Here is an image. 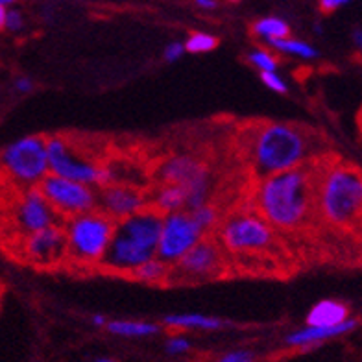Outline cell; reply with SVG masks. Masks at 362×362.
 <instances>
[{"label":"cell","mask_w":362,"mask_h":362,"mask_svg":"<svg viewBox=\"0 0 362 362\" xmlns=\"http://www.w3.org/2000/svg\"><path fill=\"white\" fill-rule=\"evenodd\" d=\"M353 43L357 45V48H361L362 50V30L357 28L355 32H353Z\"/></svg>","instance_id":"cell-37"},{"label":"cell","mask_w":362,"mask_h":362,"mask_svg":"<svg viewBox=\"0 0 362 362\" xmlns=\"http://www.w3.org/2000/svg\"><path fill=\"white\" fill-rule=\"evenodd\" d=\"M316 207L325 222L351 228L362 220V172L339 163L316 177Z\"/></svg>","instance_id":"cell-4"},{"label":"cell","mask_w":362,"mask_h":362,"mask_svg":"<svg viewBox=\"0 0 362 362\" xmlns=\"http://www.w3.org/2000/svg\"><path fill=\"white\" fill-rule=\"evenodd\" d=\"M13 243L17 255L24 262L37 268H56L63 264L67 257V238L63 222L24 235Z\"/></svg>","instance_id":"cell-13"},{"label":"cell","mask_w":362,"mask_h":362,"mask_svg":"<svg viewBox=\"0 0 362 362\" xmlns=\"http://www.w3.org/2000/svg\"><path fill=\"white\" fill-rule=\"evenodd\" d=\"M204 237V229L196 224L189 209L165 213L161 218L158 257L172 267Z\"/></svg>","instance_id":"cell-12"},{"label":"cell","mask_w":362,"mask_h":362,"mask_svg":"<svg viewBox=\"0 0 362 362\" xmlns=\"http://www.w3.org/2000/svg\"><path fill=\"white\" fill-rule=\"evenodd\" d=\"M216 362H253V353L250 349H233L220 355Z\"/></svg>","instance_id":"cell-29"},{"label":"cell","mask_w":362,"mask_h":362,"mask_svg":"<svg viewBox=\"0 0 362 362\" xmlns=\"http://www.w3.org/2000/svg\"><path fill=\"white\" fill-rule=\"evenodd\" d=\"M6 15H8V8L0 4V32L6 30Z\"/></svg>","instance_id":"cell-36"},{"label":"cell","mask_w":362,"mask_h":362,"mask_svg":"<svg viewBox=\"0 0 362 362\" xmlns=\"http://www.w3.org/2000/svg\"><path fill=\"white\" fill-rule=\"evenodd\" d=\"M185 54V45L181 43V41H172L165 47V52H163V57L167 59V62L174 63L177 59H181V56Z\"/></svg>","instance_id":"cell-31"},{"label":"cell","mask_w":362,"mask_h":362,"mask_svg":"<svg viewBox=\"0 0 362 362\" xmlns=\"http://www.w3.org/2000/svg\"><path fill=\"white\" fill-rule=\"evenodd\" d=\"M191 340L183 337V334H174V337L167 340V351L170 355H185V353L191 351Z\"/></svg>","instance_id":"cell-28"},{"label":"cell","mask_w":362,"mask_h":362,"mask_svg":"<svg viewBox=\"0 0 362 362\" xmlns=\"http://www.w3.org/2000/svg\"><path fill=\"white\" fill-rule=\"evenodd\" d=\"M357 327V320L348 318L346 322L339 325H331V327H324V325H305V327L296 329L292 333L285 337V344L288 348H309V346H316L325 340L337 339L342 334L349 333Z\"/></svg>","instance_id":"cell-16"},{"label":"cell","mask_w":362,"mask_h":362,"mask_svg":"<svg viewBox=\"0 0 362 362\" xmlns=\"http://www.w3.org/2000/svg\"><path fill=\"white\" fill-rule=\"evenodd\" d=\"M259 74H261V81L268 87V89L274 90V93H277V95H286L288 86H286L285 78H281L279 74H277V71L259 72Z\"/></svg>","instance_id":"cell-27"},{"label":"cell","mask_w":362,"mask_h":362,"mask_svg":"<svg viewBox=\"0 0 362 362\" xmlns=\"http://www.w3.org/2000/svg\"><path fill=\"white\" fill-rule=\"evenodd\" d=\"M218 243L235 255H255L276 246V229L257 211H238L218 226Z\"/></svg>","instance_id":"cell-7"},{"label":"cell","mask_w":362,"mask_h":362,"mask_svg":"<svg viewBox=\"0 0 362 362\" xmlns=\"http://www.w3.org/2000/svg\"><path fill=\"white\" fill-rule=\"evenodd\" d=\"M105 329L115 337H124V339H144L161 331L158 324L144 320H107Z\"/></svg>","instance_id":"cell-20"},{"label":"cell","mask_w":362,"mask_h":362,"mask_svg":"<svg viewBox=\"0 0 362 362\" xmlns=\"http://www.w3.org/2000/svg\"><path fill=\"white\" fill-rule=\"evenodd\" d=\"M349 2L351 0H318L320 10L324 11V13H333V11H337L342 6L349 4Z\"/></svg>","instance_id":"cell-32"},{"label":"cell","mask_w":362,"mask_h":362,"mask_svg":"<svg viewBox=\"0 0 362 362\" xmlns=\"http://www.w3.org/2000/svg\"><path fill=\"white\" fill-rule=\"evenodd\" d=\"M48 168L52 174L67 177L72 181H80L90 187H102L115 183L111 167L102 165L96 159L89 158L86 150L78 148L69 137L52 135L47 139Z\"/></svg>","instance_id":"cell-6"},{"label":"cell","mask_w":362,"mask_h":362,"mask_svg":"<svg viewBox=\"0 0 362 362\" xmlns=\"http://www.w3.org/2000/svg\"><path fill=\"white\" fill-rule=\"evenodd\" d=\"M226 270L224 248L218 240L205 235L200 243L170 268L168 283H202L222 276Z\"/></svg>","instance_id":"cell-10"},{"label":"cell","mask_w":362,"mask_h":362,"mask_svg":"<svg viewBox=\"0 0 362 362\" xmlns=\"http://www.w3.org/2000/svg\"><path fill=\"white\" fill-rule=\"evenodd\" d=\"M0 168L13 183L26 189L37 187L47 176V139L43 135H26L0 150Z\"/></svg>","instance_id":"cell-8"},{"label":"cell","mask_w":362,"mask_h":362,"mask_svg":"<svg viewBox=\"0 0 362 362\" xmlns=\"http://www.w3.org/2000/svg\"><path fill=\"white\" fill-rule=\"evenodd\" d=\"M255 211L274 229L296 231L309 222L316 205V176L310 165L259 177Z\"/></svg>","instance_id":"cell-1"},{"label":"cell","mask_w":362,"mask_h":362,"mask_svg":"<svg viewBox=\"0 0 362 362\" xmlns=\"http://www.w3.org/2000/svg\"><path fill=\"white\" fill-rule=\"evenodd\" d=\"M228 2H240V0H228Z\"/></svg>","instance_id":"cell-40"},{"label":"cell","mask_w":362,"mask_h":362,"mask_svg":"<svg viewBox=\"0 0 362 362\" xmlns=\"http://www.w3.org/2000/svg\"><path fill=\"white\" fill-rule=\"evenodd\" d=\"M62 222L39 187H26L15 198L10 209V229L13 240L39 229Z\"/></svg>","instance_id":"cell-14"},{"label":"cell","mask_w":362,"mask_h":362,"mask_svg":"<svg viewBox=\"0 0 362 362\" xmlns=\"http://www.w3.org/2000/svg\"><path fill=\"white\" fill-rule=\"evenodd\" d=\"M161 218V213L148 205L135 215L119 220L98 268L107 274L129 276L143 262L158 257Z\"/></svg>","instance_id":"cell-3"},{"label":"cell","mask_w":362,"mask_h":362,"mask_svg":"<svg viewBox=\"0 0 362 362\" xmlns=\"http://www.w3.org/2000/svg\"><path fill=\"white\" fill-rule=\"evenodd\" d=\"M96 362H115V361H111V358H100V361H96Z\"/></svg>","instance_id":"cell-39"},{"label":"cell","mask_w":362,"mask_h":362,"mask_svg":"<svg viewBox=\"0 0 362 362\" xmlns=\"http://www.w3.org/2000/svg\"><path fill=\"white\" fill-rule=\"evenodd\" d=\"M349 318L348 305L337 300H322L318 301L307 315V325H339Z\"/></svg>","instance_id":"cell-19"},{"label":"cell","mask_w":362,"mask_h":362,"mask_svg":"<svg viewBox=\"0 0 362 362\" xmlns=\"http://www.w3.org/2000/svg\"><path fill=\"white\" fill-rule=\"evenodd\" d=\"M248 63L252 67L257 69L259 72H272V71H277V56L274 54V50H268V48H253L250 50L248 56H246Z\"/></svg>","instance_id":"cell-25"},{"label":"cell","mask_w":362,"mask_h":362,"mask_svg":"<svg viewBox=\"0 0 362 362\" xmlns=\"http://www.w3.org/2000/svg\"><path fill=\"white\" fill-rule=\"evenodd\" d=\"M17 0H0V4L2 6H10V4H15Z\"/></svg>","instance_id":"cell-38"},{"label":"cell","mask_w":362,"mask_h":362,"mask_svg":"<svg viewBox=\"0 0 362 362\" xmlns=\"http://www.w3.org/2000/svg\"><path fill=\"white\" fill-rule=\"evenodd\" d=\"M267 45L274 52H281L286 54V56L301 57V59H316L318 57V50L313 45L307 43V41H301V39H274V41H268Z\"/></svg>","instance_id":"cell-22"},{"label":"cell","mask_w":362,"mask_h":362,"mask_svg":"<svg viewBox=\"0 0 362 362\" xmlns=\"http://www.w3.org/2000/svg\"><path fill=\"white\" fill-rule=\"evenodd\" d=\"M170 268L172 267L168 262L161 261L159 257H152L150 261L143 262L141 267L135 268L129 274V277L139 283H144V285H163V283H168Z\"/></svg>","instance_id":"cell-21"},{"label":"cell","mask_w":362,"mask_h":362,"mask_svg":"<svg viewBox=\"0 0 362 362\" xmlns=\"http://www.w3.org/2000/svg\"><path fill=\"white\" fill-rule=\"evenodd\" d=\"M185 52L191 54H207L213 52L216 47H218V37L211 34H205V32H194L187 37L185 43Z\"/></svg>","instance_id":"cell-26"},{"label":"cell","mask_w":362,"mask_h":362,"mask_svg":"<svg viewBox=\"0 0 362 362\" xmlns=\"http://www.w3.org/2000/svg\"><path fill=\"white\" fill-rule=\"evenodd\" d=\"M93 324L96 325V327H105V324H107V318H105L104 315H93Z\"/></svg>","instance_id":"cell-35"},{"label":"cell","mask_w":362,"mask_h":362,"mask_svg":"<svg viewBox=\"0 0 362 362\" xmlns=\"http://www.w3.org/2000/svg\"><path fill=\"white\" fill-rule=\"evenodd\" d=\"M194 2L202 10H215L216 8V0H194Z\"/></svg>","instance_id":"cell-34"},{"label":"cell","mask_w":362,"mask_h":362,"mask_svg":"<svg viewBox=\"0 0 362 362\" xmlns=\"http://www.w3.org/2000/svg\"><path fill=\"white\" fill-rule=\"evenodd\" d=\"M163 324L170 329H196V331H218L228 322L216 316L200 315V313H174L163 318Z\"/></svg>","instance_id":"cell-18"},{"label":"cell","mask_w":362,"mask_h":362,"mask_svg":"<svg viewBox=\"0 0 362 362\" xmlns=\"http://www.w3.org/2000/svg\"><path fill=\"white\" fill-rule=\"evenodd\" d=\"M13 87L17 93H21V95H28V93H32V89H34V81L30 80L28 76H19L15 80Z\"/></svg>","instance_id":"cell-33"},{"label":"cell","mask_w":362,"mask_h":362,"mask_svg":"<svg viewBox=\"0 0 362 362\" xmlns=\"http://www.w3.org/2000/svg\"><path fill=\"white\" fill-rule=\"evenodd\" d=\"M37 187L62 220L98 207V194L95 187L80 183V181L67 180V177L48 172L47 176L39 181Z\"/></svg>","instance_id":"cell-11"},{"label":"cell","mask_w":362,"mask_h":362,"mask_svg":"<svg viewBox=\"0 0 362 362\" xmlns=\"http://www.w3.org/2000/svg\"><path fill=\"white\" fill-rule=\"evenodd\" d=\"M115 222L98 207L71 216L63 222L67 238V257L74 268H98L115 231Z\"/></svg>","instance_id":"cell-5"},{"label":"cell","mask_w":362,"mask_h":362,"mask_svg":"<svg viewBox=\"0 0 362 362\" xmlns=\"http://www.w3.org/2000/svg\"><path fill=\"white\" fill-rule=\"evenodd\" d=\"M148 205H150V200L146 192L134 185L120 183V181L102 187L98 194V209L104 211L115 222L135 215Z\"/></svg>","instance_id":"cell-15"},{"label":"cell","mask_w":362,"mask_h":362,"mask_svg":"<svg viewBox=\"0 0 362 362\" xmlns=\"http://www.w3.org/2000/svg\"><path fill=\"white\" fill-rule=\"evenodd\" d=\"M315 156V137L303 126L267 122L255 126L248 139V158L257 177L291 170Z\"/></svg>","instance_id":"cell-2"},{"label":"cell","mask_w":362,"mask_h":362,"mask_svg":"<svg viewBox=\"0 0 362 362\" xmlns=\"http://www.w3.org/2000/svg\"><path fill=\"white\" fill-rule=\"evenodd\" d=\"M252 34L255 37L262 39L264 43H268V41H274V39L288 37L291 28H288L286 21L279 19V17H262L257 23H253Z\"/></svg>","instance_id":"cell-23"},{"label":"cell","mask_w":362,"mask_h":362,"mask_svg":"<svg viewBox=\"0 0 362 362\" xmlns=\"http://www.w3.org/2000/svg\"><path fill=\"white\" fill-rule=\"evenodd\" d=\"M24 28V17L19 10H8V15H6V30L8 32H21Z\"/></svg>","instance_id":"cell-30"},{"label":"cell","mask_w":362,"mask_h":362,"mask_svg":"<svg viewBox=\"0 0 362 362\" xmlns=\"http://www.w3.org/2000/svg\"><path fill=\"white\" fill-rule=\"evenodd\" d=\"M189 211H191L192 218L196 220V224L204 229L205 235H209L213 229L218 228L220 213L215 205L209 204V202H205V204L198 205V207H194V209H189Z\"/></svg>","instance_id":"cell-24"},{"label":"cell","mask_w":362,"mask_h":362,"mask_svg":"<svg viewBox=\"0 0 362 362\" xmlns=\"http://www.w3.org/2000/svg\"><path fill=\"white\" fill-rule=\"evenodd\" d=\"M158 183H176L187 192V209L205 204L211 192V168L191 153H176L163 159L156 168Z\"/></svg>","instance_id":"cell-9"},{"label":"cell","mask_w":362,"mask_h":362,"mask_svg":"<svg viewBox=\"0 0 362 362\" xmlns=\"http://www.w3.org/2000/svg\"><path fill=\"white\" fill-rule=\"evenodd\" d=\"M150 207L159 211L161 215L172 213V211L187 209V192L181 185L176 183H158L152 194L148 196Z\"/></svg>","instance_id":"cell-17"}]
</instances>
